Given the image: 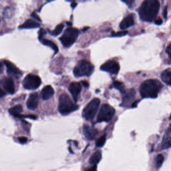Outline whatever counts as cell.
<instances>
[{
    "instance_id": "1",
    "label": "cell",
    "mask_w": 171,
    "mask_h": 171,
    "mask_svg": "<svg viewBox=\"0 0 171 171\" xmlns=\"http://www.w3.org/2000/svg\"><path fill=\"white\" fill-rule=\"evenodd\" d=\"M160 7L158 0H145L138 11L140 19L145 22H153L158 14Z\"/></svg>"
},
{
    "instance_id": "2",
    "label": "cell",
    "mask_w": 171,
    "mask_h": 171,
    "mask_svg": "<svg viewBox=\"0 0 171 171\" xmlns=\"http://www.w3.org/2000/svg\"><path fill=\"white\" fill-rule=\"evenodd\" d=\"M163 86L156 79L146 80L140 85L139 91L143 98H156Z\"/></svg>"
},
{
    "instance_id": "3",
    "label": "cell",
    "mask_w": 171,
    "mask_h": 171,
    "mask_svg": "<svg viewBox=\"0 0 171 171\" xmlns=\"http://www.w3.org/2000/svg\"><path fill=\"white\" fill-rule=\"evenodd\" d=\"M78 105L73 103L66 93L60 95L59 98L58 111L62 115H67L78 109Z\"/></svg>"
},
{
    "instance_id": "4",
    "label": "cell",
    "mask_w": 171,
    "mask_h": 171,
    "mask_svg": "<svg viewBox=\"0 0 171 171\" xmlns=\"http://www.w3.org/2000/svg\"><path fill=\"white\" fill-rule=\"evenodd\" d=\"M95 67L91 63L86 60H81L78 63L73 70V74L76 78L84 76H89L93 73Z\"/></svg>"
},
{
    "instance_id": "5",
    "label": "cell",
    "mask_w": 171,
    "mask_h": 171,
    "mask_svg": "<svg viewBox=\"0 0 171 171\" xmlns=\"http://www.w3.org/2000/svg\"><path fill=\"white\" fill-rule=\"evenodd\" d=\"M79 34V31L78 29L69 27L66 29L63 34L59 38V40L64 47L69 48L76 42Z\"/></svg>"
},
{
    "instance_id": "6",
    "label": "cell",
    "mask_w": 171,
    "mask_h": 171,
    "mask_svg": "<svg viewBox=\"0 0 171 171\" xmlns=\"http://www.w3.org/2000/svg\"><path fill=\"white\" fill-rule=\"evenodd\" d=\"M100 101L98 98L92 99L82 111V117L88 121H91L97 114L100 105Z\"/></svg>"
},
{
    "instance_id": "7",
    "label": "cell",
    "mask_w": 171,
    "mask_h": 171,
    "mask_svg": "<svg viewBox=\"0 0 171 171\" xmlns=\"http://www.w3.org/2000/svg\"><path fill=\"white\" fill-rule=\"evenodd\" d=\"M115 111L113 107L109 105L104 104L102 105L98 114L97 122L98 123L108 122L113 119L115 115Z\"/></svg>"
},
{
    "instance_id": "8",
    "label": "cell",
    "mask_w": 171,
    "mask_h": 171,
    "mask_svg": "<svg viewBox=\"0 0 171 171\" xmlns=\"http://www.w3.org/2000/svg\"><path fill=\"white\" fill-rule=\"evenodd\" d=\"M22 84L26 89L35 90L40 86L41 84V80L39 76L29 74L24 78Z\"/></svg>"
},
{
    "instance_id": "9",
    "label": "cell",
    "mask_w": 171,
    "mask_h": 171,
    "mask_svg": "<svg viewBox=\"0 0 171 171\" xmlns=\"http://www.w3.org/2000/svg\"><path fill=\"white\" fill-rule=\"evenodd\" d=\"M100 70L113 75H117L120 70V66L117 62L113 60H109L103 64Z\"/></svg>"
},
{
    "instance_id": "10",
    "label": "cell",
    "mask_w": 171,
    "mask_h": 171,
    "mask_svg": "<svg viewBox=\"0 0 171 171\" xmlns=\"http://www.w3.org/2000/svg\"><path fill=\"white\" fill-rule=\"evenodd\" d=\"M68 90L72 95L75 102L76 103L79 98L80 92L81 91V86L80 83L76 82L71 83L68 88Z\"/></svg>"
},
{
    "instance_id": "11",
    "label": "cell",
    "mask_w": 171,
    "mask_h": 171,
    "mask_svg": "<svg viewBox=\"0 0 171 171\" xmlns=\"http://www.w3.org/2000/svg\"><path fill=\"white\" fill-rule=\"evenodd\" d=\"M122 105L123 106H127L135 98L136 92L133 89L126 91L122 93Z\"/></svg>"
},
{
    "instance_id": "12",
    "label": "cell",
    "mask_w": 171,
    "mask_h": 171,
    "mask_svg": "<svg viewBox=\"0 0 171 171\" xmlns=\"http://www.w3.org/2000/svg\"><path fill=\"white\" fill-rule=\"evenodd\" d=\"M84 135L89 140H93L97 137L98 134L97 130L88 124L84 125L83 127Z\"/></svg>"
},
{
    "instance_id": "13",
    "label": "cell",
    "mask_w": 171,
    "mask_h": 171,
    "mask_svg": "<svg viewBox=\"0 0 171 171\" xmlns=\"http://www.w3.org/2000/svg\"><path fill=\"white\" fill-rule=\"evenodd\" d=\"M38 103V94L36 92H35L30 95L27 101V107L29 110H34L37 108Z\"/></svg>"
},
{
    "instance_id": "14",
    "label": "cell",
    "mask_w": 171,
    "mask_h": 171,
    "mask_svg": "<svg viewBox=\"0 0 171 171\" xmlns=\"http://www.w3.org/2000/svg\"><path fill=\"white\" fill-rule=\"evenodd\" d=\"M4 62L7 68V72L9 75L17 76L22 74V72L13 63L8 60H5Z\"/></svg>"
},
{
    "instance_id": "15",
    "label": "cell",
    "mask_w": 171,
    "mask_h": 171,
    "mask_svg": "<svg viewBox=\"0 0 171 171\" xmlns=\"http://www.w3.org/2000/svg\"><path fill=\"white\" fill-rule=\"evenodd\" d=\"M2 85L4 89L10 94L15 92V85L13 79L11 78H6L2 81Z\"/></svg>"
},
{
    "instance_id": "16",
    "label": "cell",
    "mask_w": 171,
    "mask_h": 171,
    "mask_svg": "<svg viewBox=\"0 0 171 171\" xmlns=\"http://www.w3.org/2000/svg\"><path fill=\"white\" fill-rule=\"evenodd\" d=\"M171 125H170L169 128H168L164 134L163 142H162V148L163 149H167L171 147Z\"/></svg>"
},
{
    "instance_id": "17",
    "label": "cell",
    "mask_w": 171,
    "mask_h": 171,
    "mask_svg": "<svg viewBox=\"0 0 171 171\" xmlns=\"http://www.w3.org/2000/svg\"><path fill=\"white\" fill-rule=\"evenodd\" d=\"M54 94V90L50 85H47L42 89L41 93V98L44 100H47L51 98Z\"/></svg>"
},
{
    "instance_id": "18",
    "label": "cell",
    "mask_w": 171,
    "mask_h": 171,
    "mask_svg": "<svg viewBox=\"0 0 171 171\" xmlns=\"http://www.w3.org/2000/svg\"><path fill=\"white\" fill-rule=\"evenodd\" d=\"M134 25V19L133 15L130 14L127 16V17L124 18L121 22L120 25V27L122 30H125V29L129 28V27H131Z\"/></svg>"
},
{
    "instance_id": "19",
    "label": "cell",
    "mask_w": 171,
    "mask_h": 171,
    "mask_svg": "<svg viewBox=\"0 0 171 171\" xmlns=\"http://www.w3.org/2000/svg\"><path fill=\"white\" fill-rule=\"evenodd\" d=\"M40 27V24L37 22L35 21L34 20L28 19L22 25L20 26L19 28L21 29H32Z\"/></svg>"
},
{
    "instance_id": "20",
    "label": "cell",
    "mask_w": 171,
    "mask_h": 171,
    "mask_svg": "<svg viewBox=\"0 0 171 171\" xmlns=\"http://www.w3.org/2000/svg\"><path fill=\"white\" fill-rule=\"evenodd\" d=\"M161 79L163 82L169 86L171 85V69H168L163 72L161 75Z\"/></svg>"
},
{
    "instance_id": "21",
    "label": "cell",
    "mask_w": 171,
    "mask_h": 171,
    "mask_svg": "<svg viewBox=\"0 0 171 171\" xmlns=\"http://www.w3.org/2000/svg\"><path fill=\"white\" fill-rule=\"evenodd\" d=\"M102 157L101 153L100 151H97L93 153L89 158V162L90 164L96 165L100 162Z\"/></svg>"
},
{
    "instance_id": "22",
    "label": "cell",
    "mask_w": 171,
    "mask_h": 171,
    "mask_svg": "<svg viewBox=\"0 0 171 171\" xmlns=\"http://www.w3.org/2000/svg\"><path fill=\"white\" fill-rule=\"evenodd\" d=\"M40 41L43 45L50 47L51 49L54 51L55 54H57V53L58 52V48L57 47V46L54 42H53L51 41L50 40L45 39H44V38H43L41 40H40Z\"/></svg>"
},
{
    "instance_id": "23",
    "label": "cell",
    "mask_w": 171,
    "mask_h": 171,
    "mask_svg": "<svg viewBox=\"0 0 171 171\" xmlns=\"http://www.w3.org/2000/svg\"><path fill=\"white\" fill-rule=\"evenodd\" d=\"M23 111V108L21 105H18L15 106L13 107L9 110V112L11 115L18 118L20 115V113Z\"/></svg>"
},
{
    "instance_id": "24",
    "label": "cell",
    "mask_w": 171,
    "mask_h": 171,
    "mask_svg": "<svg viewBox=\"0 0 171 171\" xmlns=\"http://www.w3.org/2000/svg\"><path fill=\"white\" fill-rule=\"evenodd\" d=\"M111 88L117 89L122 94L125 91V87L124 86V83L119 81H115L111 87Z\"/></svg>"
},
{
    "instance_id": "25",
    "label": "cell",
    "mask_w": 171,
    "mask_h": 171,
    "mask_svg": "<svg viewBox=\"0 0 171 171\" xmlns=\"http://www.w3.org/2000/svg\"><path fill=\"white\" fill-rule=\"evenodd\" d=\"M64 25L63 24H60L58 25H57L55 29L52 31H50V34L54 36H57L60 34L62 32V30L63 29Z\"/></svg>"
},
{
    "instance_id": "26",
    "label": "cell",
    "mask_w": 171,
    "mask_h": 171,
    "mask_svg": "<svg viewBox=\"0 0 171 171\" xmlns=\"http://www.w3.org/2000/svg\"><path fill=\"white\" fill-rule=\"evenodd\" d=\"M164 157L163 155L162 154H159L156 156V167L157 169L160 168L164 162Z\"/></svg>"
},
{
    "instance_id": "27",
    "label": "cell",
    "mask_w": 171,
    "mask_h": 171,
    "mask_svg": "<svg viewBox=\"0 0 171 171\" xmlns=\"http://www.w3.org/2000/svg\"><path fill=\"white\" fill-rule=\"evenodd\" d=\"M106 141V135H102L101 137H100L96 142V145L98 147H102L104 145V144Z\"/></svg>"
},
{
    "instance_id": "28",
    "label": "cell",
    "mask_w": 171,
    "mask_h": 171,
    "mask_svg": "<svg viewBox=\"0 0 171 171\" xmlns=\"http://www.w3.org/2000/svg\"><path fill=\"white\" fill-rule=\"evenodd\" d=\"M128 32L127 31H120L118 32L114 33L113 32L111 34L112 37H122V36H125L127 34Z\"/></svg>"
},
{
    "instance_id": "29",
    "label": "cell",
    "mask_w": 171,
    "mask_h": 171,
    "mask_svg": "<svg viewBox=\"0 0 171 171\" xmlns=\"http://www.w3.org/2000/svg\"><path fill=\"white\" fill-rule=\"evenodd\" d=\"M46 34V32L44 29L41 28L39 31V40H41L43 38L44 35Z\"/></svg>"
},
{
    "instance_id": "30",
    "label": "cell",
    "mask_w": 171,
    "mask_h": 171,
    "mask_svg": "<svg viewBox=\"0 0 171 171\" xmlns=\"http://www.w3.org/2000/svg\"><path fill=\"white\" fill-rule=\"evenodd\" d=\"M122 1L124 3H125L130 8L132 7L133 4L135 2V0H122Z\"/></svg>"
},
{
    "instance_id": "31",
    "label": "cell",
    "mask_w": 171,
    "mask_h": 171,
    "mask_svg": "<svg viewBox=\"0 0 171 171\" xmlns=\"http://www.w3.org/2000/svg\"><path fill=\"white\" fill-rule=\"evenodd\" d=\"M18 140L22 144H24V143L27 142V138L24 137H19Z\"/></svg>"
},
{
    "instance_id": "32",
    "label": "cell",
    "mask_w": 171,
    "mask_h": 171,
    "mask_svg": "<svg viewBox=\"0 0 171 171\" xmlns=\"http://www.w3.org/2000/svg\"><path fill=\"white\" fill-rule=\"evenodd\" d=\"M166 52L167 53V54H168V56H169V57L170 59V55H171V44H170L169 46L167 48V49H166Z\"/></svg>"
},
{
    "instance_id": "33",
    "label": "cell",
    "mask_w": 171,
    "mask_h": 171,
    "mask_svg": "<svg viewBox=\"0 0 171 171\" xmlns=\"http://www.w3.org/2000/svg\"><path fill=\"white\" fill-rule=\"evenodd\" d=\"M155 23L156 25H160L163 23V20L161 18H160V19L158 18L156 20H155Z\"/></svg>"
},
{
    "instance_id": "34",
    "label": "cell",
    "mask_w": 171,
    "mask_h": 171,
    "mask_svg": "<svg viewBox=\"0 0 171 171\" xmlns=\"http://www.w3.org/2000/svg\"><path fill=\"white\" fill-rule=\"evenodd\" d=\"M31 16H32V17H33L34 19H35L36 20H37L38 21H41V19H40V18H39V17L38 16V15L36 14L35 12L32 13V15H31Z\"/></svg>"
},
{
    "instance_id": "35",
    "label": "cell",
    "mask_w": 171,
    "mask_h": 171,
    "mask_svg": "<svg viewBox=\"0 0 171 171\" xmlns=\"http://www.w3.org/2000/svg\"><path fill=\"white\" fill-rule=\"evenodd\" d=\"M167 14H168V8L167 7H166L164 9V11H163V16H164V18L165 19H166L167 17Z\"/></svg>"
},
{
    "instance_id": "36",
    "label": "cell",
    "mask_w": 171,
    "mask_h": 171,
    "mask_svg": "<svg viewBox=\"0 0 171 171\" xmlns=\"http://www.w3.org/2000/svg\"><path fill=\"white\" fill-rule=\"evenodd\" d=\"M86 171H97V166L96 165H94V166L89 168Z\"/></svg>"
},
{
    "instance_id": "37",
    "label": "cell",
    "mask_w": 171,
    "mask_h": 171,
    "mask_svg": "<svg viewBox=\"0 0 171 171\" xmlns=\"http://www.w3.org/2000/svg\"><path fill=\"white\" fill-rule=\"evenodd\" d=\"M81 83H82V85L84 87L88 88L89 87V83H88V82H86V81H81Z\"/></svg>"
},
{
    "instance_id": "38",
    "label": "cell",
    "mask_w": 171,
    "mask_h": 171,
    "mask_svg": "<svg viewBox=\"0 0 171 171\" xmlns=\"http://www.w3.org/2000/svg\"><path fill=\"white\" fill-rule=\"evenodd\" d=\"M5 92H4V91L0 88V98L3 97L4 96H5Z\"/></svg>"
},
{
    "instance_id": "39",
    "label": "cell",
    "mask_w": 171,
    "mask_h": 171,
    "mask_svg": "<svg viewBox=\"0 0 171 171\" xmlns=\"http://www.w3.org/2000/svg\"><path fill=\"white\" fill-rule=\"evenodd\" d=\"M77 3L76 2H73L72 3V4H71V7L72 8H75L76 7Z\"/></svg>"
},
{
    "instance_id": "40",
    "label": "cell",
    "mask_w": 171,
    "mask_h": 171,
    "mask_svg": "<svg viewBox=\"0 0 171 171\" xmlns=\"http://www.w3.org/2000/svg\"><path fill=\"white\" fill-rule=\"evenodd\" d=\"M138 101H136V102H135L134 103H133V104L131 105V106H131L132 107V108H135V107L137 106V104L138 103Z\"/></svg>"
},
{
    "instance_id": "41",
    "label": "cell",
    "mask_w": 171,
    "mask_h": 171,
    "mask_svg": "<svg viewBox=\"0 0 171 171\" xmlns=\"http://www.w3.org/2000/svg\"><path fill=\"white\" fill-rule=\"evenodd\" d=\"M66 24H67L68 26H72V23H71V22H66Z\"/></svg>"
},
{
    "instance_id": "42",
    "label": "cell",
    "mask_w": 171,
    "mask_h": 171,
    "mask_svg": "<svg viewBox=\"0 0 171 171\" xmlns=\"http://www.w3.org/2000/svg\"><path fill=\"white\" fill-rule=\"evenodd\" d=\"M2 67H3V64L2 63H0V70L2 68Z\"/></svg>"
},
{
    "instance_id": "43",
    "label": "cell",
    "mask_w": 171,
    "mask_h": 171,
    "mask_svg": "<svg viewBox=\"0 0 171 171\" xmlns=\"http://www.w3.org/2000/svg\"><path fill=\"white\" fill-rule=\"evenodd\" d=\"M88 28V27H86V28H84L83 30H82V31H86Z\"/></svg>"
},
{
    "instance_id": "44",
    "label": "cell",
    "mask_w": 171,
    "mask_h": 171,
    "mask_svg": "<svg viewBox=\"0 0 171 171\" xmlns=\"http://www.w3.org/2000/svg\"><path fill=\"white\" fill-rule=\"evenodd\" d=\"M48 2H52V1H54V0H47Z\"/></svg>"
}]
</instances>
